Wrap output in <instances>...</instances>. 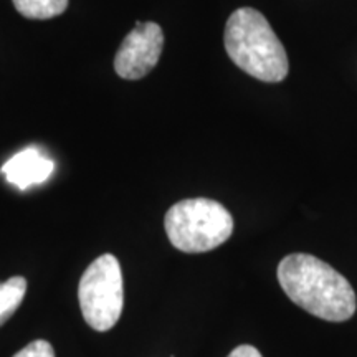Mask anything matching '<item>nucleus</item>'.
<instances>
[{"label":"nucleus","mask_w":357,"mask_h":357,"mask_svg":"<svg viewBox=\"0 0 357 357\" xmlns=\"http://www.w3.org/2000/svg\"><path fill=\"white\" fill-rule=\"evenodd\" d=\"M223 42L230 60L250 77L265 83H278L287 78V50L265 15L255 8L242 7L231 13Z\"/></svg>","instance_id":"obj_2"},{"label":"nucleus","mask_w":357,"mask_h":357,"mask_svg":"<svg viewBox=\"0 0 357 357\" xmlns=\"http://www.w3.org/2000/svg\"><path fill=\"white\" fill-rule=\"evenodd\" d=\"M13 357H55V351H53L52 344L43 339H37L26 344L24 349L17 352Z\"/></svg>","instance_id":"obj_9"},{"label":"nucleus","mask_w":357,"mask_h":357,"mask_svg":"<svg viewBox=\"0 0 357 357\" xmlns=\"http://www.w3.org/2000/svg\"><path fill=\"white\" fill-rule=\"evenodd\" d=\"M78 301L89 328L98 333L113 329L124 306L123 271L114 255L98 257L78 284Z\"/></svg>","instance_id":"obj_4"},{"label":"nucleus","mask_w":357,"mask_h":357,"mask_svg":"<svg viewBox=\"0 0 357 357\" xmlns=\"http://www.w3.org/2000/svg\"><path fill=\"white\" fill-rule=\"evenodd\" d=\"M17 12L30 20H48L61 15L68 0H12Z\"/></svg>","instance_id":"obj_8"},{"label":"nucleus","mask_w":357,"mask_h":357,"mask_svg":"<svg viewBox=\"0 0 357 357\" xmlns=\"http://www.w3.org/2000/svg\"><path fill=\"white\" fill-rule=\"evenodd\" d=\"M26 293V280L24 276L0 283V326L6 324L12 318L13 312L19 310Z\"/></svg>","instance_id":"obj_7"},{"label":"nucleus","mask_w":357,"mask_h":357,"mask_svg":"<svg viewBox=\"0 0 357 357\" xmlns=\"http://www.w3.org/2000/svg\"><path fill=\"white\" fill-rule=\"evenodd\" d=\"M229 357H263V356L260 354V351H258L257 347L250 344H242L235 347V349L229 354Z\"/></svg>","instance_id":"obj_10"},{"label":"nucleus","mask_w":357,"mask_h":357,"mask_svg":"<svg viewBox=\"0 0 357 357\" xmlns=\"http://www.w3.org/2000/svg\"><path fill=\"white\" fill-rule=\"evenodd\" d=\"M162 47V29L154 22H137L116 53V73L124 79L144 78L158 65Z\"/></svg>","instance_id":"obj_5"},{"label":"nucleus","mask_w":357,"mask_h":357,"mask_svg":"<svg viewBox=\"0 0 357 357\" xmlns=\"http://www.w3.org/2000/svg\"><path fill=\"white\" fill-rule=\"evenodd\" d=\"M166 234L184 253H204L220 247L234 231V217L212 199H185L166 213Z\"/></svg>","instance_id":"obj_3"},{"label":"nucleus","mask_w":357,"mask_h":357,"mask_svg":"<svg viewBox=\"0 0 357 357\" xmlns=\"http://www.w3.org/2000/svg\"><path fill=\"white\" fill-rule=\"evenodd\" d=\"M55 164L50 158H47L37 146H30L26 149L17 153L3 164L2 174L20 190H26L29 187L42 184L52 176Z\"/></svg>","instance_id":"obj_6"},{"label":"nucleus","mask_w":357,"mask_h":357,"mask_svg":"<svg viewBox=\"0 0 357 357\" xmlns=\"http://www.w3.org/2000/svg\"><path fill=\"white\" fill-rule=\"evenodd\" d=\"M276 275L289 300L316 318L344 323L356 314L354 288L329 263L307 253H293L280 261Z\"/></svg>","instance_id":"obj_1"}]
</instances>
